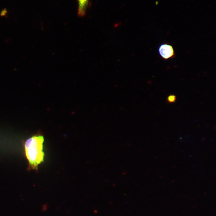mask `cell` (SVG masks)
Here are the masks:
<instances>
[{
	"instance_id": "obj_1",
	"label": "cell",
	"mask_w": 216,
	"mask_h": 216,
	"mask_svg": "<svg viewBox=\"0 0 216 216\" xmlns=\"http://www.w3.org/2000/svg\"><path fill=\"white\" fill-rule=\"evenodd\" d=\"M43 136H34L25 142L24 148L29 168L37 170L38 166L44 160V154L43 151Z\"/></svg>"
},
{
	"instance_id": "obj_2",
	"label": "cell",
	"mask_w": 216,
	"mask_h": 216,
	"mask_svg": "<svg viewBox=\"0 0 216 216\" xmlns=\"http://www.w3.org/2000/svg\"><path fill=\"white\" fill-rule=\"evenodd\" d=\"M158 52L161 58L164 60L172 58L175 56L173 47L168 44H161L159 47Z\"/></svg>"
},
{
	"instance_id": "obj_3",
	"label": "cell",
	"mask_w": 216,
	"mask_h": 216,
	"mask_svg": "<svg viewBox=\"0 0 216 216\" xmlns=\"http://www.w3.org/2000/svg\"><path fill=\"white\" fill-rule=\"evenodd\" d=\"M88 0H78L79 7L78 15L79 16H82L85 14V10L87 4Z\"/></svg>"
},
{
	"instance_id": "obj_4",
	"label": "cell",
	"mask_w": 216,
	"mask_h": 216,
	"mask_svg": "<svg viewBox=\"0 0 216 216\" xmlns=\"http://www.w3.org/2000/svg\"><path fill=\"white\" fill-rule=\"evenodd\" d=\"M176 100V97L174 94H170L169 95L167 98V100L169 103H174Z\"/></svg>"
}]
</instances>
